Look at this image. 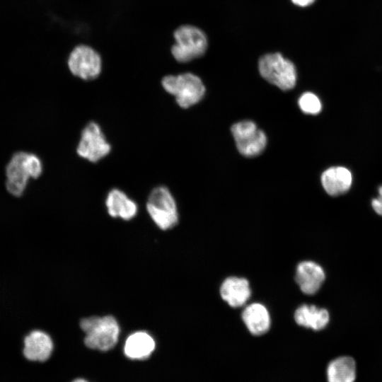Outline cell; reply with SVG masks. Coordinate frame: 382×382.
<instances>
[{"mask_svg": "<svg viewBox=\"0 0 382 382\" xmlns=\"http://www.w3.org/2000/svg\"><path fill=\"white\" fill-rule=\"evenodd\" d=\"M80 326L86 334L84 343L90 349L108 351L118 340L120 326L112 316L85 318L81 320Z\"/></svg>", "mask_w": 382, "mask_h": 382, "instance_id": "cell-1", "label": "cell"}, {"mask_svg": "<svg viewBox=\"0 0 382 382\" xmlns=\"http://www.w3.org/2000/svg\"><path fill=\"white\" fill-rule=\"evenodd\" d=\"M175 42L170 47L173 58L178 62L186 63L202 56L207 48L204 33L191 25H182L173 32Z\"/></svg>", "mask_w": 382, "mask_h": 382, "instance_id": "cell-2", "label": "cell"}, {"mask_svg": "<svg viewBox=\"0 0 382 382\" xmlns=\"http://www.w3.org/2000/svg\"><path fill=\"white\" fill-rule=\"evenodd\" d=\"M163 88L175 98L177 103L187 108L197 103L205 93V87L197 76L192 73L167 75L161 80Z\"/></svg>", "mask_w": 382, "mask_h": 382, "instance_id": "cell-3", "label": "cell"}, {"mask_svg": "<svg viewBox=\"0 0 382 382\" xmlns=\"http://www.w3.org/2000/svg\"><path fill=\"white\" fill-rule=\"evenodd\" d=\"M258 69L265 80L283 91L292 89L296 85V67L293 62L280 53H270L261 57Z\"/></svg>", "mask_w": 382, "mask_h": 382, "instance_id": "cell-4", "label": "cell"}, {"mask_svg": "<svg viewBox=\"0 0 382 382\" xmlns=\"http://www.w3.org/2000/svg\"><path fill=\"white\" fill-rule=\"evenodd\" d=\"M146 209L154 223L162 230L172 228L178 223L176 202L165 186H158L151 190Z\"/></svg>", "mask_w": 382, "mask_h": 382, "instance_id": "cell-5", "label": "cell"}, {"mask_svg": "<svg viewBox=\"0 0 382 382\" xmlns=\"http://www.w3.org/2000/svg\"><path fill=\"white\" fill-rule=\"evenodd\" d=\"M69 71L81 79L89 81L99 76L103 60L99 52L93 47L81 43L74 46L67 57Z\"/></svg>", "mask_w": 382, "mask_h": 382, "instance_id": "cell-6", "label": "cell"}, {"mask_svg": "<svg viewBox=\"0 0 382 382\" xmlns=\"http://www.w3.org/2000/svg\"><path fill=\"white\" fill-rule=\"evenodd\" d=\"M231 133L236 147L241 154L246 157L259 155L267 144V137L258 129L255 123L244 120L235 123L231 127Z\"/></svg>", "mask_w": 382, "mask_h": 382, "instance_id": "cell-7", "label": "cell"}, {"mask_svg": "<svg viewBox=\"0 0 382 382\" xmlns=\"http://www.w3.org/2000/svg\"><path fill=\"white\" fill-rule=\"evenodd\" d=\"M111 146L105 139L100 126L91 122L82 130L77 146V154L91 162H97L106 156Z\"/></svg>", "mask_w": 382, "mask_h": 382, "instance_id": "cell-8", "label": "cell"}, {"mask_svg": "<svg viewBox=\"0 0 382 382\" xmlns=\"http://www.w3.org/2000/svg\"><path fill=\"white\" fill-rule=\"evenodd\" d=\"M53 349L51 337L42 330H34L24 337L21 353L30 363H44L50 358Z\"/></svg>", "mask_w": 382, "mask_h": 382, "instance_id": "cell-9", "label": "cell"}, {"mask_svg": "<svg viewBox=\"0 0 382 382\" xmlns=\"http://www.w3.org/2000/svg\"><path fill=\"white\" fill-rule=\"evenodd\" d=\"M325 279L323 267L311 260L299 262L296 268L295 280L305 294L313 295L318 291Z\"/></svg>", "mask_w": 382, "mask_h": 382, "instance_id": "cell-10", "label": "cell"}, {"mask_svg": "<svg viewBox=\"0 0 382 382\" xmlns=\"http://www.w3.org/2000/svg\"><path fill=\"white\" fill-rule=\"evenodd\" d=\"M221 299L232 308L245 306L252 294L246 278L230 276L224 279L219 288Z\"/></svg>", "mask_w": 382, "mask_h": 382, "instance_id": "cell-11", "label": "cell"}, {"mask_svg": "<svg viewBox=\"0 0 382 382\" xmlns=\"http://www.w3.org/2000/svg\"><path fill=\"white\" fill-rule=\"evenodd\" d=\"M241 319L249 332L255 336L267 333L271 326L268 308L262 303L253 302L245 306Z\"/></svg>", "mask_w": 382, "mask_h": 382, "instance_id": "cell-12", "label": "cell"}, {"mask_svg": "<svg viewBox=\"0 0 382 382\" xmlns=\"http://www.w3.org/2000/svg\"><path fill=\"white\" fill-rule=\"evenodd\" d=\"M26 154L25 152L15 154L6 168L7 177L6 187L8 192L14 196L23 194L30 178L24 165Z\"/></svg>", "mask_w": 382, "mask_h": 382, "instance_id": "cell-13", "label": "cell"}, {"mask_svg": "<svg viewBox=\"0 0 382 382\" xmlns=\"http://www.w3.org/2000/svg\"><path fill=\"white\" fill-rule=\"evenodd\" d=\"M352 176L350 171L342 166L331 167L321 175V183L326 192L332 196L345 193L352 185Z\"/></svg>", "mask_w": 382, "mask_h": 382, "instance_id": "cell-14", "label": "cell"}, {"mask_svg": "<svg viewBox=\"0 0 382 382\" xmlns=\"http://www.w3.org/2000/svg\"><path fill=\"white\" fill-rule=\"evenodd\" d=\"M294 318L296 324L301 327L320 330L328 324L330 315L325 308L302 304L296 309Z\"/></svg>", "mask_w": 382, "mask_h": 382, "instance_id": "cell-15", "label": "cell"}, {"mask_svg": "<svg viewBox=\"0 0 382 382\" xmlns=\"http://www.w3.org/2000/svg\"><path fill=\"white\" fill-rule=\"evenodd\" d=\"M105 205L111 216L120 217L127 221L132 219L138 210L137 204L118 189H112L109 192Z\"/></svg>", "mask_w": 382, "mask_h": 382, "instance_id": "cell-16", "label": "cell"}, {"mask_svg": "<svg viewBox=\"0 0 382 382\" xmlns=\"http://www.w3.org/2000/svg\"><path fill=\"white\" fill-rule=\"evenodd\" d=\"M155 347V341L148 332L137 331L127 338L124 352L129 359H145L150 357Z\"/></svg>", "mask_w": 382, "mask_h": 382, "instance_id": "cell-17", "label": "cell"}, {"mask_svg": "<svg viewBox=\"0 0 382 382\" xmlns=\"http://www.w3.org/2000/svg\"><path fill=\"white\" fill-rule=\"evenodd\" d=\"M328 382H354L356 364L347 356L340 357L332 360L327 366Z\"/></svg>", "mask_w": 382, "mask_h": 382, "instance_id": "cell-18", "label": "cell"}, {"mask_svg": "<svg viewBox=\"0 0 382 382\" xmlns=\"http://www.w3.org/2000/svg\"><path fill=\"white\" fill-rule=\"evenodd\" d=\"M299 105L303 112L311 115L319 113L322 108L320 99L311 92H306L301 96Z\"/></svg>", "mask_w": 382, "mask_h": 382, "instance_id": "cell-19", "label": "cell"}, {"mask_svg": "<svg viewBox=\"0 0 382 382\" xmlns=\"http://www.w3.org/2000/svg\"><path fill=\"white\" fill-rule=\"evenodd\" d=\"M25 168L30 178H38L42 171V166L40 158L33 154H26L24 161Z\"/></svg>", "mask_w": 382, "mask_h": 382, "instance_id": "cell-20", "label": "cell"}, {"mask_svg": "<svg viewBox=\"0 0 382 382\" xmlns=\"http://www.w3.org/2000/svg\"><path fill=\"white\" fill-rule=\"evenodd\" d=\"M379 196L372 199L371 205L374 211L382 216V186L378 190Z\"/></svg>", "mask_w": 382, "mask_h": 382, "instance_id": "cell-21", "label": "cell"}, {"mask_svg": "<svg viewBox=\"0 0 382 382\" xmlns=\"http://www.w3.org/2000/svg\"><path fill=\"white\" fill-rule=\"evenodd\" d=\"M291 1L299 6H307L312 4L315 0H291Z\"/></svg>", "mask_w": 382, "mask_h": 382, "instance_id": "cell-22", "label": "cell"}, {"mask_svg": "<svg viewBox=\"0 0 382 382\" xmlns=\"http://www.w3.org/2000/svg\"><path fill=\"white\" fill-rule=\"evenodd\" d=\"M72 382H88V381H87L86 380L83 378H76Z\"/></svg>", "mask_w": 382, "mask_h": 382, "instance_id": "cell-23", "label": "cell"}]
</instances>
